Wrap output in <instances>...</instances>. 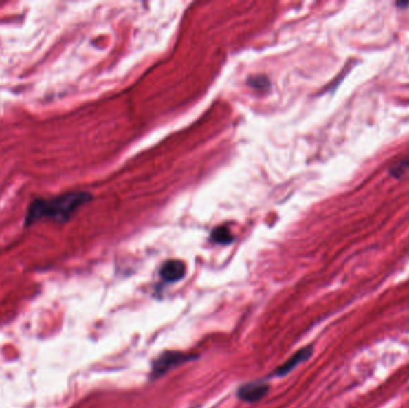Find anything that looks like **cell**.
<instances>
[{"label": "cell", "mask_w": 409, "mask_h": 408, "mask_svg": "<svg viewBox=\"0 0 409 408\" xmlns=\"http://www.w3.org/2000/svg\"><path fill=\"white\" fill-rule=\"evenodd\" d=\"M195 358L197 356L194 354H184L179 351H166L159 357L156 358V361L152 364L151 378L157 380L166 375L173 367H179L184 363L193 361Z\"/></svg>", "instance_id": "7a4b0ae2"}, {"label": "cell", "mask_w": 409, "mask_h": 408, "mask_svg": "<svg viewBox=\"0 0 409 408\" xmlns=\"http://www.w3.org/2000/svg\"><path fill=\"white\" fill-rule=\"evenodd\" d=\"M211 239L219 244H229L234 241V236L231 234L230 230L225 226H219L212 231Z\"/></svg>", "instance_id": "8992f818"}, {"label": "cell", "mask_w": 409, "mask_h": 408, "mask_svg": "<svg viewBox=\"0 0 409 408\" xmlns=\"http://www.w3.org/2000/svg\"><path fill=\"white\" fill-rule=\"evenodd\" d=\"M159 273L162 279L166 283H176L182 279L186 275V266L184 262L179 260H169L162 265Z\"/></svg>", "instance_id": "5b68a950"}, {"label": "cell", "mask_w": 409, "mask_h": 408, "mask_svg": "<svg viewBox=\"0 0 409 408\" xmlns=\"http://www.w3.org/2000/svg\"><path fill=\"white\" fill-rule=\"evenodd\" d=\"M313 346H307V347L299 350L287 362L284 363L281 367L276 369V372H274V376H285L287 374H290L294 367H298L299 364L308 361L309 358L313 356Z\"/></svg>", "instance_id": "277c9868"}, {"label": "cell", "mask_w": 409, "mask_h": 408, "mask_svg": "<svg viewBox=\"0 0 409 408\" xmlns=\"http://www.w3.org/2000/svg\"><path fill=\"white\" fill-rule=\"evenodd\" d=\"M268 393H269V385H267L266 382L255 381L241 385L237 395L239 400H242L244 402L254 404L261 401Z\"/></svg>", "instance_id": "3957f363"}, {"label": "cell", "mask_w": 409, "mask_h": 408, "mask_svg": "<svg viewBox=\"0 0 409 408\" xmlns=\"http://www.w3.org/2000/svg\"><path fill=\"white\" fill-rule=\"evenodd\" d=\"M89 192L77 191L56 195L53 197H36L29 204L27 215L24 217V226H32L41 220H53L64 224L72 219L82 207L91 202Z\"/></svg>", "instance_id": "6da1fadb"}, {"label": "cell", "mask_w": 409, "mask_h": 408, "mask_svg": "<svg viewBox=\"0 0 409 408\" xmlns=\"http://www.w3.org/2000/svg\"><path fill=\"white\" fill-rule=\"evenodd\" d=\"M248 83L250 87L258 89V90H266L269 87V80L266 77H261V76L252 77V78L249 79Z\"/></svg>", "instance_id": "ba28073f"}, {"label": "cell", "mask_w": 409, "mask_h": 408, "mask_svg": "<svg viewBox=\"0 0 409 408\" xmlns=\"http://www.w3.org/2000/svg\"><path fill=\"white\" fill-rule=\"evenodd\" d=\"M409 170V157H406L404 160H401V161L397 162L395 164L391 167L390 170V175H393L394 178L396 179H399L401 178L402 175L406 174V171H408Z\"/></svg>", "instance_id": "52a82bcc"}]
</instances>
